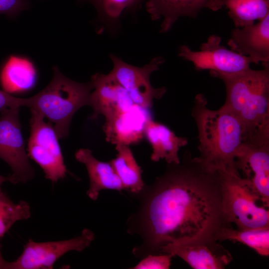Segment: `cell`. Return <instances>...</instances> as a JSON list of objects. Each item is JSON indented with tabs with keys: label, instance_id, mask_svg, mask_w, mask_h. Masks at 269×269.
Instances as JSON below:
<instances>
[{
	"label": "cell",
	"instance_id": "obj_29",
	"mask_svg": "<svg viewBox=\"0 0 269 269\" xmlns=\"http://www.w3.org/2000/svg\"><path fill=\"white\" fill-rule=\"evenodd\" d=\"M7 262L4 260L1 253V245L0 244V269H5Z\"/></svg>",
	"mask_w": 269,
	"mask_h": 269
},
{
	"label": "cell",
	"instance_id": "obj_15",
	"mask_svg": "<svg viewBox=\"0 0 269 269\" xmlns=\"http://www.w3.org/2000/svg\"><path fill=\"white\" fill-rule=\"evenodd\" d=\"M227 44L253 63H269V14L257 23L232 29Z\"/></svg>",
	"mask_w": 269,
	"mask_h": 269
},
{
	"label": "cell",
	"instance_id": "obj_7",
	"mask_svg": "<svg viewBox=\"0 0 269 269\" xmlns=\"http://www.w3.org/2000/svg\"><path fill=\"white\" fill-rule=\"evenodd\" d=\"M19 109H7L0 113V158L11 168L14 184L25 183L35 176L21 132Z\"/></svg>",
	"mask_w": 269,
	"mask_h": 269
},
{
	"label": "cell",
	"instance_id": "obj_8",
	"mask_svg": "<svg viewBox=\"0 0 269 269\" xmlns=\"http://www.w3.org/2000/svg\"><path fill=\"white\" fill-rule=\"evenodd\" d=\"M221 42L220 36L212 34L200 45L199 51H193L186 45H181L178 56L192 62L196 70H209L210 74H231L250 68L253 62L249 57L227 48Z\"/></svg>",
	"mask_w": 269,
	"mask_h": 269
},
{
	"label": "cell",
	"instance_id": "obj_21",
	"mask_svg": "<svg viewBox=\"0 0 269 269\" xmlns=\"http://www.w3.org/2000/svg\"><path fill=\"white\" fill-rule=\"evenodd\" d=\"M223 2L235 27L253 24L269 14V0H223Z\"/></svg>",
	"mask_w": 269,
	"mask_h": 269
},
{
	"label": "cell",
	"instance_id": "obj_18",
	"mask_svg": "<svg viewBox=\"0 0 269 269\" xmlns=\"http://www.w3.org/2000/svg\"><path fill=\"white\" fill-rule=\"evenodd\" d=\"M77 161L83 163L87 170L90 186L87 191L88 197L96 200L103 189L118 191L125 190L124 187L110 162L97 159L92 151L88 148H80L75 154Z\"/></svg>",
	"mask_w": 269,
	"mask_h": 269
},
{
	"label": "cell",
	"instance_id": "obj_27",
	"mask_svg": "<svg viewBox=\"0 0 269 269\" xmlns=\"http://www.w3.org/2000/svg\"><path fill=\"white\" fill-rule=\"evenodd\" d=\"M25 103V98L15 97L0 90V113L7 109L24 107Z\"/></svg>",
	"mask_w": 269,
	"mask_h": 269
},
{
	"label": "cell",
	"instance_id": "obj_6",
	"mask_svg": "<svg viewBox=\"0 0 269 269\" xmlns=\"http://www.w3.org/2000/svg\"><path fill=\"white\" fill-rule=\"evenodd\" d=\"M28 155L42 169L45 177L56 182L67 172L58 137L53 125L36 111L30 110Z\"/></svg>",
	"mask_w": 269,
	"mask_h": 269
},
{
	"label": "cell",
	"instance_id": "obj_22",
	"mask_svg": "<svg viewBox=\"0 0 269 269\" xmlns=\"http://www.w3.org/2000/svg\"><path fill=\"white\" fill-rule=\"evenodd\" d=\"M217 241L230 240L242 243L262 256L269 255V227L259 228L234 229L226 227L215 236Z\"/></svg>",
	"mask_w": 269,
	"mask_h": 269
},
{
	"label": "cell",
	"instance_id": "obj_19",
	"mask_svg": "<svg viewBox=\"0 0 269 269\" xmlns=\"http://www.w3.org/2000/svg\"><path fill=\"white\" fill-rule=\"evenodd\" d=\"M36 78L32 62L19 56H10L0 71V84L3 91L9 94L29 90L34 86Z\"/></svg>",
	"mask_w": 269,
	"mask_h": 269
},
{
	"label": "cell",
	"instance_id": "obj_12",
	"mask_svg": "<svg viewBox=\"0 0 269 269\" xmlns=\"http://www.w3.org/2000/svg\"><path fill=\"white\" fill-rule=\"evenodd\" d=\"M235 164L254 192L269 207V143L243 142Z\"/></svg>",
	"mask_w": 269,
	"mask_h": 269
},
{
	"label": "cell",
	"instance_id": "obj_1",
	"mask_svg": "<svg viewBox=\"0 0 269 269\" xmlns=\"http://www.w3.org/2000/svg\"><path fill=\"white\" fill-rule=\"evenodd\" d=\"M137 210L129 217L127 232L141 244L132 251L142 259L161 254L171 244L213 238L232 226L221 205L219 171L206 168L185 151L179 163H167L164 172L137 194Z\"/></svg>",
	"mask_w": 269,
	"mask_h": 269
},
{
	"label": "cell",
	"instance_id": "obj_26",
	"mask_svg": "<svg viewBox=\"0 0 269 269\" xmlns=\"http://www.w3.org/2000/svg\"><path fill=\"white\" fill-rule=\"evenodd\" d=\"M29 0H0V14L14 18L22 11L30 8Z\"/></svg>",
	"mask_w": 269,
	"mask_h": 269
},
{
	"label": "cell",
	"instance_id": "obj_2",
	"mask_svg": "<svg viewBox=\"0 0 269 269\" xmlns=\"http://www.w3.org/2000/svg\"><path fill=\"white\" fill-rule=\"evenodd\" d=\"M262 65L261 70L249 68L231 74H210L225 85L223 106L240 123L243 142L269 143V63Z\"/></svg>",
	"mask_w": 269,
	"mask_h": 269
},
{
	"label": "cell",
	"instance_id": "obj_24",
	"mask_svg": "<svg viewBox=\"0 0 269 269\" xmlns=\"http://www.w3.org/2000/svg\"><path fill=\"white\" fill-rule=\"evenodd\" d=\"M96 8L102 19L115 23L122 12L126 9L134 8L143 0H86Z\"/></svg>",
	"mask_w": 269,
	"mask_h": 269
},
{
	"label": "cell",
	"instance_id": "obj_14",
	"mask_svg": "<svg viewBox=\"0 0 269 269\" xmlns=\"http://www.w3.org/2000/svg\"><path fill=\"white\" fill-rule=\"evenodd\" d=\"M145 7L153 20L163 19L159 32L165 33L179 18H196L204 9L218 11L224 7V2L223 0H147Z\"/></svg>",
	"mask_w": 269,
	"mask_h": 269
},
{
	"label": "cell",
	"instance_id": "obj_17",
	"mask_svg": "<svg viewBox=\"0 0 269 269\" xmlns=\"http://www.w3.org/2000/svg\"><path fill=\"white\" fill-rule=\"evenodd\" d=\"M144 134L152 147L151 161L164 159L167 163L180 162L178 151L188 144L187 138L177 136L167 126L151 118L145 123Z\"/></svg>",
	"mask_w": 269,
	"mask_h": 269
},
{
	"label": "cell",
	"instance_id": "obj_9",
	"mask_svg": "<svg viewBox=\"0 0 269 269\" xmlns=\"http://www.w3.org/2000/svg\"><path fill=\"white\" fill-rule=\"evenodd\" d=\"M110 56L114 65L110 73L127 91L134 104L148 110L154 100L160 99L166 92L165 87L154 88L150 81L151 74L164 62L162 57H155L148 64L137 67L113 54Z\"/></svg>",
	"mask_w": 269,
	"mask_h": 269
},
{
	"label": "cell",
	"instance_id": "obj_20",
	"mask_svg": "<svg viewBox=\"0 0 269 269\" xmlns=\"http://www.w3.org/2000/svg\"><path fill=\"white\" fill-rule=\"evenodd\" d=\"M116 149L118 152L116 157L110 161V163L125 190L132 194L139 193L145 185L141 177L142 171L140 166L136 161L129 145L117 144Z\"/></svg>",
	"mask_w": 269,
	"mask_h": 269
},
{
	"label": "cell",
	"instance_id": "obj_13",
	"mask_svg": "<svg viewBox=\"0 0 269 269\" xmlns=\"http://www.w3.org/2000/svg\"><path fill=\"white\" fill-rule=\"evenodd\" d=\"M93 89L91 94L90 106L93 110L92 119L103 115L105 119L130 109L134 103L125 88L110 73H97L91 80Z\"/></svg>",
	"mask_w": 269,
	"mask_h": 269
},
{
	"label": "cell",
	"instance_id": "obj_28",
	"mask_svg": "<svg viewBox=\"0 0 269 269\" xmlns=\"http://www.w3.org/2000/svg\"><path fill=\"white\" fill-rule=\"evenodd\" d=\"M6 181H9L12 182V179L10 175L5 177L0 175V193L2 192L1 186L3 183Z\"/></svg>",
	"mask_w": 269,
	"mask_h": 269
},
{
	"label": "cell",
	"instance_id": "obj_11",
	"mask_svg": "<svg viewBox=\"0 0 269 269\" xmlns=\"http://www.w3.org/2000/svg\"><path fill=\"white\" fill-rule=\"evenodd\" d=\"M161 254L178 256L194 269H223L233 260L230 252L213 238L169 244Z\"/></svg>",
	"mask_w": 269,
	"mask_h": 269
},
{
	"label": "cell",
	"instance_id": "obj_3",
	"mask_svg": "<svg viewBox=\"0 0 269 269\" xmlns=\"http://www.w3.org/2000/svg\"><path fill=\"white\" fill-rule=\"evenodd\" d=\"M198 131L200 155L208 170L240 174L235 160L243 143L242 128L236 117L226 108L212 110L201 94L197 95L191 110Z\"/></svg>",
	"mask_w": 269,
	"mask_h": 269
},
{
	"label": "cell",
	"instance_id": "obj_25",
	"mask_svg": "<svg viewBox=\"0 0 269 269\" xmlns=\"http://www.w3.org/2000/svg\"><path fill=\"white\" fill-rule=\"evenodd\" d=\"M172 256L169 254L150 255L141 259L134 269H168Z\"/></svg>",
	"mask_w": 269,
	"mask_h": 269
},
{
	"label": "cell",
	"instance_id": "obj_4",
	"mask_svg": "<svg viewBox=\"0 0 269 269\" xmlns=\"http://www.w3.org/2000/svg\"><path fill=\"white\" fill-rule=\"evenodd\" d=\"M53 71L50 83L36 95L25 98L24 107L47 119L58 138H65L74 115L81 108L90 105L93 86L91 81L79 83L69 79L56 66Z\"/></svg>",
	"mask_w": 269,
	"mask_h": 269
},
{
	"label": "cell",
	"instance_id": "obj_5",
	"mask_svg": "<svg viewBox=\"0 0 269 269\" xmlns=\"http://www.w3.org/2000/svg\"><path fill=\"white\" fill-rule=\"evenodd\" d=\"M222 209L224 216L237 229L269 227V210L248 181L240 174L219 171Z\"/></svg>",
	"mask_w": 269,
	"mask_h": 269
},
{
	"label": "cell",
	"instance_id": "obj_16",
	"mask_svg": "<svg viewBox=\"0 0 269 269\" xmlns=\"http://www.w3.org/2000/svg\"><path fill=\"white\" fill-rule=\"evenodd\" d=\"M147 111L134 104L128 110L105 119L103 129L106 140L116 145L140 142L144 137L145 123L151 118Z\"/></svg>",
	"mask_w": 269,
	"mask_h": 269
},
{
	"label": "cell",
	"instance_id": "obj_10",
	"mask_svg": "<svg viewBox=\"0 0 269 269\" xmlns=\"http://www.w3.org/2000/svg\"><path fill=\"white\" fill-rule=\"evenodd\" d=\"M95 239L92 231L84 229L74 238L53 242H35L29 240L21 255L7 263L5 269H51L55 263L67 252H81Z\"/></svg>",
	"mask_w": 269,
	"mask_h": 269
},
{
	"label": "cell",
	"instance_id": "obj_23",
	"mask_svg": "<svg viewBox=\"0 0 269 269\" xmlns=\"http://www.w3.org/2000/svg\"><path fill=\"white\" fill-rule=\"evenodd\" d=\"M29 204L21 200L14 203L5 193H0V238L17 221L26 220L30 216Z\"/></svg>",
	"mask_w": 269,
	"mask_h": 269
}]
</instances>
